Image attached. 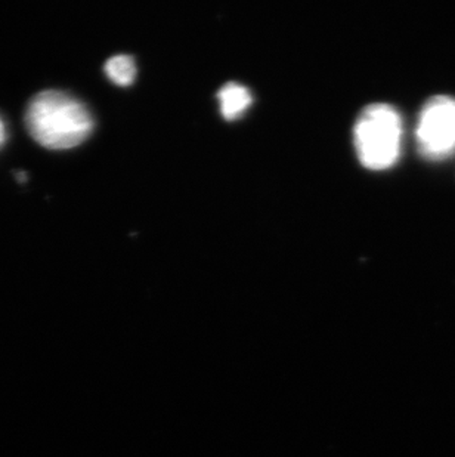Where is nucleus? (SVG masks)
Here are the masks:
<instances>
[{"label":"nucleus","mask_w":455,"mask_h":457,"mask_svg":"<svg viewBox=\"0 0 455 457\" xmlns=\"http://www.w3.org/2000/svg\"><path fill=\"white\" fill-rule=\"evenodd\" d=\"M31 138L49 150H70L85 143L95 123L87 105L70 94L44 91L31 98L26 112Z\"/></svg>","instance_id":"1"},{"label":"nucleus","mask_w":455,"mask_h":457,"mask_svg":"<svg viewBox=\"0 0 455 457\" xmlns=\"http://www.w3.org/2000/svg\"><path fill=\"white\" fill-rule=\"evenodd\" d=\"M402 117L389 104H371L362 110L353 128L358 159L369 170L395 166L402 152Z\"/></svg>","instance_id":"2"},{"label":"nucleus","mask_w":455,"mask_h":457,"mask_svg":"<svg viewBox=\"0 0 455 457\" xmlns=\"http://www.w3.org/2000/svg\"><path fill=\"white\" fill-rule=\"evenodd\" d=\"M416 143L421 157L443 162L455 154V98L432 96L418 114Z\"/></svg>","instance_id":"3"},{"label":"nucleus","mask_w":455,"mask_h":457,"mask_svg":"<svg viewBox=\"0 0 455 457\" xmlns=\"http://www.w3.org/2000/svg\"><path fill=\"white\" fill-rule=\"evenodd\" d=\"M220 112L227 120H236L243 116L250 104L253 103V96L247 87L240 83H227L219 94Z\"/></svg>","instance_id":"4"},{"label":"nucleus","mask_w":455,"mask_h":457,"mask_svg":"<svg viewBox=\"0 0 455 457\" xmlns=\"http://www.w3.org/2000/svg\"><path fill=\"white\" fill-rule=\"evenodd\" d=\"M105 74L119 87H129L136 78V65L132 56H112L105 62Z\"/></svg>","instance_id":"5"},{"label":"nucleus","mask_w":455,"mask_h":457,"mask_svg":"<svg viewBox=\"0 0 455 457\" xmlns=\"http://www.w3.org/2000/svg\"><path fill=\"white\" fill-rule=\"evenodd\" d=\"M8 139V130H6V125H4V119L0 117V148L4 147V144Z\"/></svg>","instance_id":"6"},{"label":"nucleus","mask_w":455,"mask_h":457,"mask_svg":"<svg viewBox=\"0 0 455 457\" xmlns=\"http://www.w3.org/2000/svg\"><path fill=\"white\" fill-rule=\"evenodd\" d=\"M18 182H27L29 181V175L26 172H20L15 175Z\"/></svg>","instance_id":"7"}]
</instances>
